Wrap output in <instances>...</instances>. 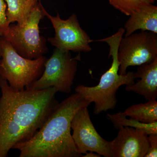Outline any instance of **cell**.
I'll list each match as a JSON object with an SVG mask.
<instances>
[{"mask_svg": "<svg viewBox=\"0 0 157 157\" xmlns=\"http://www.w3.org/2000/svg\"><path fill=\"white\" fill-rule=\"evenodd\" d=\"M0 157L31 138L58 104L55 87L39 90H14L0 78Z\"/></svg>", "mask_w": 157, "mask_h": 157, "instance_id": "obj_1", "label": "cell"}, {"mask_svg": "<svg viewBox=\"0 0 157 157\" xmlns=\"http://www.w3.org/2000/svg\"><path fill=\"white\" fill-rule=\"evenodd\" d=\"M91 103L76 93L58 103L42 127L29 140L16 144L19 157H78L71 123L79 109Z\"/></svg>", "mask_w": 157, "mask_h": 157, "instance_id": "obj_2", "label": "cell"}, {"mask_svg": "<svg viewBox=\"0 0 157 157\" xmlns=\"http://www.w3.org/2000/svg\"><path fill=\"white\" fill-rule=\"evenodd\" d=\"M125 33L124 29L121 28L115 34L104 39L94 42H104L109 46V57L112 56L111 67L101 76L100 82L94 86H78L75 89L85 100L94 102V113L96 115L109 109H114L117 103L116 93L121 86L130 85L135 83V73L129 72L124 75L118 74L120 62L118 58L119 46Z\"/></svg>", "mask_w": 157, "mask_h": 157, "instance_id": "obj_3", "label": "cell"}, {"mask_svg": "<svg viewBox=\"0 0 157 157\" xmlns=\"http://www.w3.org/2000/svg\"><path fill=\"white\" fill-rule=\"evenodd\" d=\"M0 78L7 80L11 88L17 90L25 89L41 76L47 59L45 56L34 59L25 58L2 37H0Z\"/></svg>", "mask_w": 157, "mask_h": 157, "instance_id": "obj_4", "label": "cell"}, {"mask_svg": "<svg viewBox=\"0 0 157 157\" xmlns=\"http://www.w3.org/2000/svg\"><path fill=\"white\" fill-rule=\"evenodd\" d=\"M80 54L72 57L70 52L56 48L50 58L47 59L41 76L25 88L31 90H39L55 87L58 91L70 93L75 78Z\"/></svg>", "mask_w": 157, "mask_h": 157, "instance_id": "obj_5", "label": "cell"}, {"mask_svg": "<svg viewBox=\"0 0 157 157\" xmlns=\"http://www.w3.org/2000/svg\"><path fill=\"white\" fill-rule=\"evenodd\" d=\"M42 6L39 1L23 25H10L5 38L17 53L25 58H39L47 51L46 39L40 35L39 28L40 21L45 16Z\"/></svg>", "mask_w": 157, "mask_h": 157, "instance_id": "obj_6", "label": "cell"}, {"mask_svg": "<svg viewBox=\"0 0 157 157\" xmlns=\"http://www.w3.org/2000/svg\"><path fill=\"white\" fill-rule=\"evenodd\" d=\"M156 58L157 34L141 31L122 37L118 52L119 74L124 75L129 67L151 63Z\"/></svg>", "mask_w": 157, "mask_h": 157, "instance_id": "obj_7", "label": "cell"}, {"mask_svg": "<svg viewBox=\"0 0 157 157\" xmlns=\"http://www.w3.org/2000/svg\"><path fill=\"white\" fill-rule=\"evenodd\" d=\"M45 16L50 21L55 31L54 37L47 40L57 49L64 51L88 52L92 50L87 33L80 26L77 16L73 14L68 19H62L58 12L56 16L51 15L42 6Z\"/></svg>", "mask_w": 157, "mask_h": 157, "instance_id": "obj_8", "label": "cell"}, {"mask_svg": "<svg viewBox=\"0 0 157 157\" xmlns=\"http://www.w3.org/2000/svg\"><path fill=\"white\" fill-rule=\"evenodd\" d=\"M71 128L73 131L72 138L78 153L92 151L104 157H111L109 141L101 137L96 131L87 107H82L76 112L71 121Z\"/></svg>", "mask_w": 157, "mask_h": 157, "instance_id": "obj_9", "label": "cell"}, {"mask_svg": "<svg viewBox=\"0 0 157 157\" xmlns=\"http://www.w3.org/2000/svg\"><path fill=\"white\" fill-rule=\"evenodd\" d=\"M119 129L117 137L109 142L111 157H144L148 147L146 132L129 127Z\"/></svg>", "mask_w": 157, "mask_h": 157, "instance_id": "obj_10", "label": "cell"}, {"mask_svg": "<svg viewBox=\"0 0 157 157\" xmlns=\"http://www.w3.org/2000/svg\"><path fill=\"white\" fill-rule=\"evenodd\" d=\"M135 78H140L136 83L127 86V91L134 92L143 96L147 101L157 97V58L153 61L140 65L135 73Z\"/></svg>", "mask_w": 157, "mask_h": 157, "instance_id": "obj_11", "label": "cell"}, {"mask_svg": "<svg viewBox=\"0 0 157 157\" xmlns=\"http://www.w3.org/2000/svg\"><path fill=\"white\" fill-rule=\"evenodd\" d=\"M129 16L124 25L125 37L138 30L157 34V6L154 4L142 6Z\"/></svg>", "mask_w": 157, "mask_h": 157, "instance_id": "obj_12", "label": "cell"}, {"mask_svg": "<svg viewBox=\"0 0 157 157\" xmlns=\"http://www.w3.org/2000/svg\"><path fill=\"white\" fill-rule=\"evenodd\" d=\"M7 5L6 16L9 24L17 22L23 25L26 22L38 0H5Z\"/></svg>", "mask_w": 157, "mask_h": 157, "instance_id": "obj_13", "label": "cell"}, {"mask_svg": "<svg viewBox=\"0 0 157 157\" xmlns=\"http://www.w3.org/2000/svg\"><path fill=\"white\" fill-rule=\"evenodd\" d=\"M123 114L140 122L150 124L157 121V102L156 100L136 104L127 108Z\"/></svg>", "mask_w": 157, "mask_h": 157, "instance_id": "obj_14", "label": "cell"}, {"mask_svg": "<svg viewBox=\"0 0 157 157\" xmlns=\"http://www.w3.org/2000/svg\"><path fill=\"white\" fill-rule=\"evenodd\" d=\"M107 117L113 124L116 129H119L121 127H129L143 130L147 135L157 134V121L150 124L143 123L131 118H127V117L123 114L122 112L108 114Z\"/></svg>", "mask_w": 157, "mask_h": 157, "instance_id": "obj_15", "label": "cell"}, {"mask_svg": "<svg viewBox=\"0 0 157 157\" xmlns=\"http://www.w3.org/2000/svg\"><path fill=\"white\" fill-rule=\"evenodd\" d=\"M114 9L126 16H130L144 5L154 4L155 0H108Z\"/></svg>", "mask_w": 157, "mask_h": 157, "instance_id": "obj_16", "label": "cell"}, {"mask_svg": "<svg viewBox=\"0 0 157 157\" xmlns=\"http://www.w3.org/2000/svg\"><path fill=\"white\" fill-rule=\"evenodd\" d=\"M7 5L5 0H0V37L5 38L9 30L10 24L6 16Z\"/></svg>", "mask_w": 157, "mask_h": 157, "instance_id": "obj_17", "label": "cell"}, {"mask_svg": "<svg viewBox=\"0 0 157 157\" xmlns=\"http://www.w3.org/2000/svg\"><path fill=\"white\" fill-rule=\"evenodd\" d=\"M148 147L144 157H157V134L147 135Z\"/></svg>", "mask_w": 157, "mask_h": 157, "instance_id": "obj_18", "label": "cell"}, {"mask_svg": "<svg viewBox=\"0 0 157 157\" xmlns=\"http://www.w3.org/2000/svg\"><path fill=\"white\" fill-rule=\"evenodd\" d=\"M85 155L82 156L83 157H100L101 156V155L98 154L94 153V152L89 151V152H86L85 153Z\"/></svg>", "mask_w": 157, "mask_h": 157, "instance_id": "obj_19", "label": "cell"}, {"mask_svg": "<svg viewBox=\"0 0 157 157\" xmlns=\"http://www.w3.org/2000/svg\"><path fill=\"white\" fill-rule=\"evenodd\" d=\"M1 47H0V57H1Z\"/></svg>", "mask_w": 157, "mask_h": 157, "instance_id": "obj_20", "label": "cell"}, {"mask_svg": "<svg viewBox=\"0 0 157 157\" xmlns=\"http://www.w3.org/2000/svg\"><path fill=\"white\" fill-rule=\"evenodd\" d=\"M38 1H40V0H38Z\"/></svg>", "mask_w": 157, "mask_h": 157, "instance_id": "obj_21", "label": "cell"}, {"mask_svg": "<svg viewBox=\"0 0 157 157\" xmlns=\"http://www.w3.org/2000/svg\"><path fill=\"white\" fill-rule=\"evenodd\" d=\"M155 1H157V0H155Z\"/></svg>", "mask_w": 157, "mask_h": 157, "instance_id": "obj_22", "label": "cell"}]
</instances>
